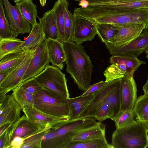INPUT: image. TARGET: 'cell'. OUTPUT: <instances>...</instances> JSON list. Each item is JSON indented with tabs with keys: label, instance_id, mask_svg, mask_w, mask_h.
<instances>
[{
	"label": "cell",
	"instance_id": "1",
	"mask_svg": "<svg viewBox=\"0 0 148 148\" xmlns=\"http://www.w3.org/2000/svg\"><path fill=\"white\" fill-rule=\"evenodd\" d=\"M66 56V71L80 90L85 92L91 86L93 66L84 47L73 42L63 41Z\"/></svg>",
	"mask_w": 148,
	"mask_h": 148
},
{
	"label": "cell",
	"instance_id": "2",
	"mask_svg": "<svg viewBox=\"0 0 148 148\" xmlns=\"http://www.w3.org/2000/svg\"><path fill=\"white\" fill-rule=\"evenodd\" d=\"M148 129L136 121L133 124L116 129L112 134V148H146L148 147Z\"/></svg>",
	"mask_w": 148,
	"mask_h": 148
},
{
	"label": "cell",
	"instance_id": "3",
	"mask_svg": "<svg viewBox=\"0 0 148 148\" xmlns=\"http://www.w3.org/2000/svg\"><path fill=\"white\" fill-rule=\"evenodd\" d=\"M68 99L44 88L34 94L33 106L47 114L70 118Z\"/></svg>",
	"mask_w": 148,
	"mask_h": 148
},
{
	"label": "cell",
	"instance_id": "4",
	"mask_svg": "<svg viewBox=\"0 0 148 148\" xmlns=\"http://www.w3.org/2000/svg\"><path fill=\"white\" fill-rule=\"evenodd\" d=\"M95 19L97 23L115 25L143 22L146 25L148 23V8L119 11H103L97 14Z\"/></svg>",
	"mask_w": 148,
	"mask_h": 148
},
{
	"label": "cell",
	"instance_id": "5",
	"mask_svg": "<svg viewBox=\"0 0 148 148\" xmlns=\"http://www.w3.org/2000/svg\"><path fill=\"white\" fill-rule=\"evenodd\" d=\"M59 68L48 64L34 77L44 87L60 96L68 99L69 94L65 75Z\"/></svg>",
	"mask_w": 148,
	"mask_h": 148
},
{
	"label": "cell",
	"instance_id": "6",
	"mask_svg": "<svg viewBox=\"0 0 148 148\" xmlns=\"http://www.w3.org/2000/svg\"><path fill=\"white\" fill-rule=\"evenodd\" d=\"M93 118H78L69 120L56 129H52L49 138V148H64L72 140L75 132L95 120Z\"/></svg>",
	"mask_w": 148,
	"mask_h": 148
},
{
	"label": "cell",
	"instance_id": "7",
	"mask_svg": "<svg viewBox=\"0 0 148 148\" xmlns=\"http://www.w3.org/2000/svg\"><path fill=\"white\" fill-rule=\"evenodd\" d=\"M86 9L93 11H119L148 8V0H85Z\"/></svg>",
	"mask_w": 148,
	"mask_h": 148
},
{
	"label": "cell",
	"instance_id": "8",
	"mask_svg": "<svg viewBox=\"0 0 148 148\" xmlns=\"http://www.w3.org/2000/svg\"><path fill=\"white\" fill-rule=\"evenodd\" d=\"M22 111L31 122L42 129H56L70 119L69 117H59L44 113L32 105L25 106Z\"/></svg>",
	"mask_w": 148,
	"mask_h": 148
},
{
	"label": "cell",
	"instance_id": "9",
	"mask_svg": "<svg viewBox=\"0 0 148 148\" xmlns=\"http://www.w3.org/2000/svg\"><path fill=\"white\" fill-rule=\"evenodd\" d=\"M43 130L33 124L24 114L17 121L11 125L2 134L3 147L9 148L12 140L15 137L25 138Z\"/></svg>",
	"mask_w": 148,
	"mask_h": 148
},
{
	"label": "cell",
	"instance_id": "10",
	"mask_svg": "<svg viewBox=\"0 0 148 148\" xmlns=\"http://www.w3.org/2000/svg\"><path fill=\"white\" fill-rule=\"evenodd\" d=\"M36 49V47L28 51L22 61L0 83V97L6 95L21 84Z\"/></svg>",
	"mask_w": 148,
	"mask_h": 148
},
{
	"label": "cell",
	"instance_id": "11",
	"mask_svg": "<svg viewBox=\"0 0 148 148\" xmlns=\"http://www.w3.org/2000/svg\"><path fill=\"white\" fill-rule=\"evenodd\" d=\"M49 62L45 38L36 47L21 83L40 73Z\"/></svg>",
	"mask_w": 148,
	"mask_h": 148
},
{
	"label": "cell",
	"instance_id": "12",
	"mask_svg": "<svg viewBox=\"0 0 148 148\" xmlns=\"http://www.w3.org/2000/svg\"><path fill=\"white\" fill-rule=\"evenodd\" d=\"M105 43L110 54H127L137 57L148 48V30L144 29L138 36L124 46L115 47L107 42Z\"/></svg>",
	"mask_w": 148,
	"mask_h": 148
},
{
	"label": "cell",
	"instance_id": "13",
	"mask_svg": "<svg viewBox=\"0 0 148 148\" xmlns=\"http://www.w3.org/2000/svg\"><path fill=\"white\" fill-rule=\"evenodd\" d=\"M22 109L12 94L0 97V126L14 123L21 118Z\"/></svg>",
	"mask_w": 148,
	"mask_h": 148
},
{
	"label": "cell",
	"instance_id": "14",
	"mask_svg": "<svg viewBox=\"0 0 148 148\" xmlns=\"http://www.w3.org/2000/svg\"><path fill=\"white\" fill-rule=\"evenodd\" d=\"M116 25L118 28L117 34L107 42L114 47H119L126 45L138 36L145 25L144 23L138 22Z\"/></svg>",
	"mask_w": 148,
	"mask_h": 148
},
{
	"label": "cell",
	"instance_id": "15",
	"mask_svg": "<svg viewBox=\"0 0 148 148\" xmlns=\"http://www.w3.org/2000/svg\"><path fill=\"white\" fill-rule=\"evenodd\" d=\"M75 18L74 30L71 41L81 45L84 42L91 41L94 39L97 34L96 23L75 15Z\"/></svg>",
	"mask_w": 148,
	"mask_h": 148
},
{
	"label": "cell",
	"instance_id": "16",
	"mask_svg": "<svg viewBox=\"0 0 148 148\" xmlns=\"http://www.w3.org/2000/svg\"><path fill=\"white\" fill-rule=\"evenodd\" d=\"M6 17L13 30L19 34H29L32 29L31 25L24 18L15 6L8 0H2Z\"/></svg>",
	"mask_w": 148,
	"mask_h": 148
},
{
	"label": "cell",
	"instance_id": "17",
	"mask_svg": "<svg viewBox=\"0 0 148 148\" xmlns=\"http://www.w3.org/2000/svg\"><path fill=\"white\" fill-rule=\"evenodd\" d=\"M121 110H133L137 99L136 86L133 76L124 75L121 78Z\"/></svg>",
	"mask_w": 148,
	"mask_h": 148
},
{
	"label": "cell",
	"instance_id": "18",
	"mask_svg": "<svg viewBox=\"0 0 148 148\" xmlns=\"http://www.w3.org/2000/svg\"><path fill=\"white\" fill-rule=\"evenodd\" d=\"M109 62L116 65L124 75L128 76H133L140 66L145 63L137 57L127 54L112 55L110 58Z\"/></svg>",
	"mask_w": 148,
	"mask_h": 148
},
{
	"label": "cell",
	"instance_id": "19",
	"mask_svg": "<svg viewBox=\"0 0 148 148\" xmlns=\"http://www.w3.org/2000/svg\"><path fill=\"white\" fill-rule=\"evenodd\" d=\"M114 80L107 82H105L99 89L94 92L92 99L78 118H93L97 109L103 102L106 101L107 96L113 85Z\"/></svg>",
	"mask_w": 148,
	"mask_h": 148
},
{
	"label": "cell",
	"instance_id": "20",
	"mask_svg": "<svg viewBox=\"0 0 148 148\" xmlns=\"http://www.w3.org/2000/svg\"><path fill=\"white\" fill-rule=\"evenodd\" d=\"M46 46L50 62L62 70L66 60V56L62 42L58 40H46Z\"/></svg>",
	"mask_w": 148,
	"mask_h": 148
},
{
	"label": "cell",
	"instance_id": "21",
	"mask_svg": "<svg viewBox=\"0 0 148 148\" xmlns=\"http://www.w3.org/2000/svg\"><path fill=\"white\" fill-rule=\"evenodd\" d=\"M121 78L114 80L113 85L108 94L106 101L109 104V119L113 120L121 110Z\"/></svg>",
	"mask_w": 148,
	"mask_h": 148
},
{
	"label": "cell",
	"instance_id": "22",
	"mask_svg": "<svg viewBox=\"0 0 148 148\" xmlns=\"http://www.w3.org/2000/svg\"><path fill=\"white\" fill-rule=\"evenodd\" d=\"M39 25L44 33L46 39L59 40L53 7L45 12L42 17L39 18Z\"/></svg>",
	"mask_w": 148,
	"mask_h": 148
},
{
	"label": "cell",
	"instance_id": "23",
	"mask_svg": "<svg viewBox=\"0 0 148 148\" xmlns=\"http://www.w3.org/2000/svg\"><path fill=\"white\" fill-rule=\"evenodd\" d=\"M94 93L85 96L81 95L73 98H69L68 104L70 111V119H78L92 99Z\"/></svg>",
	"mask_w": 148,
	"mask_h": 148
},
{
	"label": "cell",
	"instance_id": "24",
	"mask_svg": "<svg viewBox=\"0 0 148 148\" xmlns=\"http://www.w3.org/2000/svg\"><path fill=\"white\" fill-rule=\"evenodd\" d=\"M32 27L31 32L21 46L24 51H27L36 47L45 38L39 23L37 22Z\"/></svg>",
	"mask_w": 148,
	"mask_h": 148
},
{
	"label": "cell",
	"instance_id": "25",
	"mask_svg": "<svg viewBox=\"0 0 148 148\" xmlns=\"http://www.w3.org/2000/svg\"><path fill=\"white\" fill-rule=\"evenodd\" d=\"M105 129L106 125L99 122L97 125L83 131L74 137L71 141H81L105 139Z\"/></svg>",
	"mask_w": 148,
	"mask_h": 148
},
{
	"label": "cell",
	"instance_id": "26",
	"mask_svg": "<svg viewBox=\"0 0 148 148\" xmlns=\"http://www.w3.org/2000/svg\"><path fill=\"white\" fill-rule=\"evenodd\" d=\"M133 111L136 121L148 129V95L144 94L137 99Z\"/></svg>",
	"mask_w": 148,
	"mask_h": 148
},
{
	"label": "cell",
	"instance_id": "27",
	"mask_svg": "<svg viewBox=\"0 0 148 148\" xmlns=\"http://www.w3.org/2000/svg\"><path fill=\"white\" fill-rule=\"evenodd\" d=\"M15 6L24 18L32 26L37 22V7L32 0H23L16 3Z\"/></svg>",
	"mask_w": 148,
	"mask_h": 148
},
{
	"label": "cell",
	"instance_id": "28",
	"mask_svg": "<svg viewBox=\"0 0 148 148\" xmlns=\"http://www.w3.org/2000/svg\"><path fill=\"white\" fill-rule=\"evenodd\" d=\"M24 42L16 37L0 39V60L9 54L25 51L21 47Z\"/></svg>",
	"mask_w": 148,
	"mask_h": 148
},
{
	"label": "cell",
	"instance_id": "29",
	"mask_svg": "<svg viewBox=\"0 0 148 148\" xmlns=\"http://www.w3.org/2000/svg\"><path fill=\"white\" fill-rule=\"evenodd\" d=\"M64 148H112L106 138L81 141H71Z\"/></svg>",
	"mask_w": 148,
	"mask_h": 148
},
{
	"label": "cell",
	"instance_id": "30",
	"mask_svg": "<svg viewBox=\"0 0 148 148\" xmlns=\"http://www.w3.org/2000/svg\"><path fill=\"white\" fill-rule=\"evenodd\" d=\"M96 28L97 34L101 40L105 43L113 39L118 31V27L115 25L108 23H96Z\"/></svg>",
	"mask_w": 148,
	"mask_h": 148
},
{
	"label": "cell",
	"instance_id": "31",
	"mask_svg": "<svg viewBox=\"0 0 148 148\" xmlns=\"http://www.w3.org/2000/svg\"><path fill=\"white\" fill-rule=\"evenodd\" d=\"M2 0L0 1V39L16 37L19 34L12 28L5 16Z\"/></svg>",
	"mask_w": 148,
	"mask_h": 148
},
{
	"label": "cell",
	"instance_id": "32",
	"mask_svg": "<svg viewBox=\"0 0 148 148\" xmlns=\"http://www.w3.org/2000/svg\"><path fill=\"white\" fill-rule=\"evenodd\" d=\"M64 41H71L74 30L75 18L68 9L69 5L67 0H64Z\"/></svg>",
	"mask_w": 148,
	"mask_h": 148
},
{
	"label": "cell",
	"instance_id": "33",
	"mask_svg": "<svg viewBox=\"0 0 148 148\" xmlns=\"http://www.w3.org/2000/svg\"><path fill=\"white\" fill-rule=\"evenodd\" d=\"M28 51L9 54L0 60V72L15 67L23 60Z\"/></svg>",
	"mask_w": 148,
	"mask_h": 148
},
{
	"label": "cell",
	"instance_id": "34",
	"mask_svg": "<svg viewBox=\"0 0 148 148\" xmlns=\"http://www.w3.org/2000/svg\"><path fill=\"white\" fill-rule=\"evenodd\" d=\"M60 38L59 41L63 42L64 35V0L57 1L53 6Z\"/></svg>",
	"mask_w": 148,
	"mask_h": 148
},
{
	"label": "cell",
	"instance_id": "35",
	"mask_svg": "<svg viewBox=\"0 0 148 148\" xmlns=\"http://www.w3.org/2000/svg\"><path fill=\"white\" fill-rule=\"evenodd\" d=\"M12 94L23 108L25 106H33L34 94L18 86L12 90Z\"/></svg>",
	"mask_w": 148,
	"mask_h": 148
},
{
	"label": "cell",
	"instance_id": "36",
	"mask_svg": "<svg viewBox=\"0 0 148 148\" xmlns=\"http://www.w3.org/2000/svg\"><path fill=\"white\" fill-rule=\"evenodd\" d=\"M133 111L121 110L113 120L116 129L121 128L133 124L136 122Z\"/></svg>",
	"mask_w": 148,
	"mask_h": 148
},
{
	"label": "cell",
	"instance_id": "37",
	"mask_svg": "<svg viewBox=\"0 0 148 148\" xmlns=\"http://www.w3.org/2000/svg\"><path fill=\"white\" fill-rule=\"evenodd\" d=\"M49 130L44 129L25 138L21 148H41L42 137Z\"/></svg>",
	"mask_w": 148,
	"mask_h": 148
},
{
	"label": "cell",
	"instance_id": "38",
	"mask_svg": "<svg viewBox=\"0 0 148 148\" xmlns=\"http://www.w3.org/2000/svg\"><path fill=\"white\" fill-rule=\"evenodd\" d=\"M103 75L105 77L106 82L122 78L124 76V73L114 64H111L104 71Z\"/></svg>",
	"mask_w": 148,
	"mask_h": 148
},
{
	"label": "cell",
	"instance_id": "39",
	"mask_svg": "<svg viewBox=\"0 0 148 148\" xmlns=\"http://www.w3.org/2000/svg\"><path fill=\"white\" fill-rule=\"evenodd\" d=\"M19 86L33 94L40 91L44 88L34 77L25 81L21 83Z\"/></svg>",
	"mask_w": 148,
	"mask_h": 148
},
{
	"label": "cell",
	"instance_id": "40",
	"mask_svg": "<svg viewBox=\"0 0 148 148\" xmlns=\"http://www.w3.org/2000/svg\"><path fill=\"white\" fill-rule=\"evenodd\" d=\"M110 106L108 103L105 101L96 110L93 118L100 122L109 119Z\"/></svg>",
	"mask_w": 148,
	"mask_h": 148
},
{
	"label": "cell",
	"instance_id": "41",
	"mask_svg": "<svg viewBox=\"0 0 148 148\" xmlns=\"http://www.w3.org/2000/svg\"><path fill=\"white\" fill-rule=\"evenodd\" d=\"M105 82L101 81L97 83L93 84L86 91L84 92L81 95L82 96H85L92 94L99 89L103 85Z\"/></svg>",
	"mask_w": 148,
	"mask_h": 148
},
{
	"label": "cell",
	"instance_id": "42",
	"mask_svg": "<svg viewBox=\"0 0 148 148\" xmlns=\"http://www.w3.org/2000/svg\"><path fill=\"white\" fill-rule=\"evenodd\" d=\"M25 138L19 136L14 137L11 141L9 148H21Z\"/></svg>",
	"mask_w": 148,
	"mask_h": 148
},
{
	"label": "cell",
	"instance_id": "43",
	"mask_svg": "<svg viewBox=\"0 0 148 148\" xmlns=\"http://www.w3.org/2000/svg\"><path fill=\"white\" fill-rule=\"evenodd\" d=\"M16 66L10 68L5 71L0 72V83L1 82L6 78L9 74Z\"/></svg>",
	"mask_w": 148,
	"mask_h": 148
},
{
	"label": "cell",
	"instance_id": "44",
	"mask_svg": "<svg viewBox=\"0 0 148 148\" xmlns=\"http://www.w3.org/2000/svg\"><path fill=\"white\" fill-rule=\"evenodd\" d=\"M11 125L9 123H7L0 126V136L2 135Z\"/></svg>",
	"mask_w": 148,
	"mask_h": 148
},
{
	"label": "cell",
	"instance_id": "45",
	"mask_svg": "<svg viewBox=\"0 0 148 148\" xmlns=\"http://www.w3.org/2000/svg\"><path fill=\"white\" fill-rule=\"evenodd\" d=\"M143 90L144 92V94L148 95V78L146 83L143 86Z\"/></svg>",
	"mask_w": 148,
	"mask_h": 148
},
{
	"label": "cell",
	"instance_id": "46",
	"mask_svg": "<svg viewBox=\"0 0 148 148\" xmlns=\"http://www.w3.org/2000/svg\"><path fill=\"white\" fill-rule=\"evenodd\" d=\"M39 1L41 5L43 7L45 5L47 0H39Z\"/></svg>",
	"mask_w": 148,
	"mask_h": 148
},
{
	"label": "cell",
	"instance_id": "47",
	"mask_svg": "<svg viewBox=\"0 0 148 148\" xmlns=\"http://www.w3.org/2000/svg\"><path fill=\"white\" fill-rule=\"evenodd\" d=\"M23 0H13L14 2L15 3H17Z\"/></svg>",
	"mask_w": 148,
	"mask_h": 148
},
{
	"label": "cell",
	"instance_id": "48",
	"mask_svg": "<svg viewBox=\"0 0 148 148\" xmlns=\"http://www.w3.org/2000/svg\"><path fill=\"white\" fill-rule=\"evenodd\" d=\"M146 53L147 54L146 58L148 59V48L145 51Z\"/></svg>",
	"mask_w": 148,
	"mask_h": 148
},
{
	"label": "cell",
	"instance_id": "49",
	"mask_svg": "<svg viewBox=\"0 0 148 148\" xmlns=\"http://www.w3.org/2000/svg\"><path fill=\"white\" fill-rule=\"evenodd\" d=\"M72 0L74 1H81L82 0Z\"/></svg>",
	"mask_w": 148,
	"mask_h": 148
},
{
	"label": "cell",
	"instance_id": "50",
	"mask_svg": "<svg viewBox=\"0 0 148 148\" xmlns=\"http://www.w3.org/2000/svg\"></svg>",
	"mask_w": 148,
	"mask_h": 148
},
{
	"label": "cell",
	"instance_id": "51",
	"mask_svg": "<svg viewBox=\"0 0 148 148\" xmlns=\"http://www.w3.org/2000/svg\"><path fill=\"white\" fill-rule=\"evenodd\" d=\"M60 0H57V1H59Z\"/></svg>",
	"mask_w": 148,
	"mask_h": 148
},
{
	"label": "cell",
	"instance_id": "52",
	"mask_svg": "<svg viewBox=\"0 0 148 148\" xmlns=\"http://www.w3.org/2000/svg\"></svg>",
	"mask_w": 148,
	"mask_h": 148
}]
</instances>
